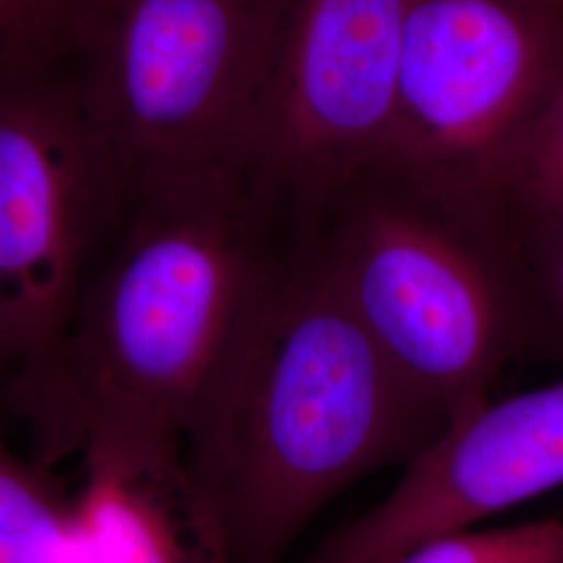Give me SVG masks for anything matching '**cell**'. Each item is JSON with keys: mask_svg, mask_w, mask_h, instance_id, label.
I'll return each mask as SVG.
<instances>
[{"mask_svg": "<svg viewBox=\"0 0 563 563\" xmlns=\"http://www.w3.org/2000/svg\"><path fill=\"white\" fill-rule=\"evenodd\" d=\"M397 563H563V520L467 528L422 544Z\"/></svg>", "mask_w": 563, "mask_h": 563, "instance_id": "4fadbf2b", "label": "cell"}, {"mask_svg": "<svg viewBox=\"0 0 563 563\" xmlns=\"http://www.w3.org/2000/svg\"><path fill=\"white\" fill-rule=\"evenodd\" d=\"M123 197L71 67L0 81V313L13 367L4 402L27 423Z\"/></svg>", "mask_w": 563, "mask_h": 563, "instance_id": "5b68a950", "label": "cell"}, {"mask_svg": "<svg viewBox=\"0 0 563 563\" xmlns=\"http://www.w3.org/2000/svg\"><path fill=\"white\" fill-rule=\"evenodd\" d=\"M563 486V380L451 423L397 486L305 563H397L418 547Z\"/></svg>", "mask_w": 563, "mask_h": 563, "instance_id": "ba28073f", "label": "cell"}, {"mask_svg": "<svg viewBox=\"0 0 563 563\" xmlns=\"http://www.w3.org/2000/svg\"><path fill=\"white\" fill-rule=\"evenodd\" d=\"M449 426L295 241L184 451L220 514L232 562L280 563L346 486L409 465Z\"/></svg>", "mask_w": 563, "mask_h": 563, "instance_id": "7a4b0ae2", "label": "cell"}, {"mask_svg": "<svg viewBox=\"0 0 563 563\" xmlns=\"http://www.w3.org/2000/svg\"><path fill=\"white\" fill-rule=\"evenodd\" d=\"M407 0H282L249 176L301 216L388 159Z\"/></svg>", "mask_w": 563, "mask_h": 563, "instance_id": "52a82bcc", "label": "cell"}, {"mask_svg": "<svg viewBox=\"0 0 563 563\" xmlns=\"http://www.w3.org/2000/svg\"><path fill=\"white\" fill-rule=\"evenodd\" d=\"M284 218L236 172L125 192L30 423L41 467L99 437L184 443L290 262Z\"/></svg>", "mask_w": 563, "mask_h": 563, "instance_id": "6da1fadb", "label": "cell"}, {"mask_svg": "<svg viewBox=\"0 0 563 563\" xmlns=\"http://www.w3.org/2000/svg\"><path fill=\"white\" fill-rule=\"evenodd\" d=\"M0 563H88L74 499L0 441Z\"/></svg>", "mask_w": 563, "mask_h": 563, "instance_id": "30bf717a", "label": "cell"}, {"mask_svg": "<svg viewBox=\"0 0 563 563\" xmlns=\"http://www.w3.org/2000/svg\"><path fill=\"white\" fill-rule=\"evenodd\" d=\"M282 0H90L71 74L123 190L249 176Z\"/></svg>", "mask_w": 563, "mask_h": 563, "instance_id": "277c9868", "label": "cell"}, {"mask_svg": "<svg viewBox=\"0 0 563 563\" xmlns=\"http://www.w3.org/2000/svg\"><path fill=\"white\" fill-rule=\"evenodd\" d=\"M316 209L330 222L297 239L402 378L451 423L490 401L534 346L520 242L497 205L374 167Z\"/></svg>", "mask_w": 563, "mask_h": 563, "instance_id": "3957f363", "label": "cell"}, {"mask_svg": "<svg viewBox=\"0 0 563 563\" xmlns=\"http://www.w3.org/2000/svg\"><path fill=\"white\" fill-rule=\"evenodd\" d=\"M541 2H547V4H551V7H560V9H563V0H541Z\"/></svg>", "mask_w": 563, "mask_h": 563, "instance_id": "2e32d148", "label": "cell"}, {"mask_svg": "<svg viewBox=\"0 0 563 563\" xmlns=\"http://www.w3.org/2000/svg\"><path fill=\"white\" fill-rule=\"evenodd\" d=\"M11 349H9V339H7V330H4V320L0 313V397L4 401L7 388L11 383Z\"/></svg>", "mask_w": 563, "mask_h": 563, "instance_id": "9a60e30c", "label": "cell"}, {"mask_svg": "<svg viewBox=\"0 0 563 563\" xmlns=\"http://www.w3.org/2000/svg\"><path fill=\"white\" fill-rule=\"evenodd\" d=\"M90 0H0V81L74 65Z\"/></svg>", "mask_w": 563, "mask_h": 563, "instance_id": "7c38bea8", "label": "cell"}, {"mask_svg": "<svg viewBox=\"0 0 563 563\" xmlns=\"http://www.w3.org/2000/svg\"><path fill=\"white\" fill-rule=\"evenodd\" d=\"M74 497L88 563H234L220 514L172 437L90 439Z\"/></svg>", "mask_w": 563, "mask_h": 563, "instance_id": "9c48e42d", "label": "cell"}, {"mask_svg": "<svg viewBox=\"0 0 563 563\" xmlns=\"http://www.w3.org/2000/svg\"><path fill=\"white\" fill-rule=\"evenodd\" d=\"M486 197L520 241L563 213V76L499 165Z\"/></svg>", "mask_w": 563, "mask_h": 563, "instance_id": "8fae6325", "label": "cell"}, {"mask_svg": "<svg viewBox=\"0 0 563 563\" xmlns=\"http://www.w3.org/2000/svg\"><path fill=\"white\" fill-rule=\"evenodd\" d=\"M534 318V346L563 351V213L520 241Z\"/></svg>", "mask_w": 563, "mask_h": 563, "instance_id": "5bb4252c", "label": "cell"}, {"mask_svg": "<svg viewBox=\"0 0 563 563\" xmlns=\"http://www.w3.org/2000/svg\"><path fill=\"white\" fill-rule=\"evenodd\" d=\"M563 76V9L407 0L395 132L380 167L486 197Z\"/></svg>", "mask_w": 563, "mask_h": 563, "instance_id": "8992f818", "label": "cell"}]
</instances>
